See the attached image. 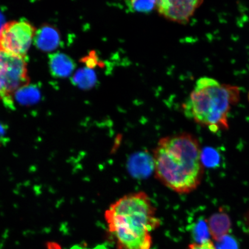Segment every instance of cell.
Instances as JSON below:
<instances>
[{
    "label": "cell",
    "instance_id": "cell-1",
    "mask_svg": "<svg viewBox=\"0 0 249 249\" xmlns=\"http://www.w3.org/2000/svg\"><path fill=\"white\" fill-rule=\"evenodd\" d=\"M152 160L156 178L177 194H191L203 180V152L199 140L192 134L161 138L154 149Z\"/></svg>",
    "mask_w": 249,
    "mask_h": 249
},
{
    "label": "cell",
    "instance_id": "cell-2",
    "mask_svg": "<svg viewBox=\"0 0 249 249\" xmlns=\"http://www.w3.org/2000/svg\"><path fill=\"white\" fill-rule=\"evenodd\" d=\"M104 217L117 249H150L151 233L161 225L157 208L142 191L118 199L106 210Z\"/></svg>",
    "mask_w": 249,
    "mask_h": 249
},
{
    "label": "cell",
    "instance_id": "cell-3",
    "mask_svg": "<svg viewBox=\"0 0 249 249\" xmlns=\"http://www.w3.org/2000/svg\"><path fill=\"white\" fill-rule=\"evenodd\" d=\"M240 92L238 87L201 77L196 81L183 110L189 119L211 132L228 130L230 111L239 101Z\"/></svg>",
    "mask_w": 249,
    "mask_h": 249
},
{
    "label": "cell",
    "instance_id": "cell-4",
    "mask_svg": "<svg viewBox=\"0 0 249 249\" xmlns=\"http://www.w3.org/2000/svg\"><path fill=\"white\" fill-rule=\"evenodd\" d=\"M36 30L24 20L6 23L0 31V51L26 57Z\"/></svg>",
    "mask_w": 249,
    "mask_h": 249
},
{
    "label": "cell",
    "instance_id": "cell-5",
    "mask_svg": "<svg viewBox=\"0 0 249 249\" xmlns=\"http://www.w3.org/2000/svg\"><path fill=\"white\" fill-rule=\"evenodd\" d=\"M0 72L7 82L12 95L18 89L29 84L25 58L0 51Z\"/></svg>",
    "mask_w": 249,
    "mask_h": 249
},
{
    "label": "cell",
    "instance_id": "cell-6",
    "mask_svg": "<svg viewBox=\"0 0 249 249\" xmlns=\"http://www.w3.org/2000/svg\"><path fill=\"white\" fill-rule=\"evenodd\" d=\"M203 2L199 0H161L157 1L156 8L158 13L167 19L185 24Z\"/></svg>",
    "mask_w": 249,
    "mask_h": 249
},
{
    "label": "cell",
    "instance_id": "cell-7",
    "mask_svg": "<svg viewBox=\"0 0 249 249\" xmlns=\"http://www.w3.org/2000/svg\"><path fill=\"white\" fill-rule=\"evenodd\" d=\"M206 224L208 233L213 242H222L231 230V219L228 214L222 211L212 214Z\"/></svg>",
    "mask_w": 249,
    "mask_h": 249
},
{
    "label": "cell",
    "instance_id": "cell-8",
    "mask_svg": "<svg viewBox=\"0 0 249 249\" xmlns=\"http://www.w3.org/2000/svg\"><path fill=\"white\" fill-rule=\"evenodd\" d=\"M50 71L53 76L66 78L72 74L76 68L73 59L62 53H54L49 56Z\"/></svg>",
    "mask_w": 249,
    "mask_h": 249
},
{
    "label": "cell",
    "instance_id": "cell-9",
    "mask_svg": "<svg viewBox=\"0 0 249 249\" xmlns=\"http://www.w3.org/2000/svg\"><path fill=\"white\" fill-rule=\"evenodd\" d=\"M34 41L37 48L42 51H53L60 45V34L53 27H42L36 31Z\"/></svg>",
    "mask_w": 249,
    "mask_h": 249
},
{
    "label": "cell",
    "instance_id": "cell-10",
    "mask_svg": "<svg viewBox=\"0 0 249 249\" xmlns=\"http://www.w3.org/2000/svg\"><path fill=\"white\" fill-rule=\"evenodd\" d=\"M18 101L24 105L33 104L39 100L40 93L36 87L29 85L21 87L14 93Z\"/></svg>",
    "mask_w": 249,
    "mask_h": 249
},
{
    "label": "cell",
    "instance_id": "cell-11",
    "mask_svg": "<svg viewBox=\"0 0 249 249\" xmlns=\"http://www.w3.org/2000/svg\"><path fill=\"white\" fill-rule=\"evenodd\" d=\"M73 83L82 89L91 88L96 80L95 74L91 70L82 69L77 71L73 77Z\"/></svg>",
    "mask_w": 249,
    "mask_h": 249
},
{
    "label": "cell",
    "instance_id": "cell-12",
    "mask_svg": "<svg viewBox=\"0 0 249 249\" xmlns=\"http://www.w3.org/2000/svg\"><path fill=\"white\" fill-rule=\"evenodd\" d=\"M127 7L133 12L147 14L156 8L157 1H139L132 0L126 2Z\"/></svg>",
    "mask_w": 249,
    "mask_h": 249
},
{
    "label": "cell",
    "instance_id": "cell-13",
    "mask_svg": "<svg viewBox=\"0 0 249 249\" xmlns=\"http://www.w3.org/2000/svg\"><path fill=\"white\" fill-rule=\"evenodd\" d=\"M0 98L2 99L5 104L8 107H13L14 96L9 92L7 84L0 72Z\"/></svg>",
    "mask_w": 249,
    "mask_h": 249
},
{
    "label": "cell",
    "instance_id": "cell-14",
    "mask_svg": "<svg viewBox=\"0 0 249 249\" xmlns=\"http://www.w3.org/2000/svg\"><path fill=\"white\" fill-rule=\"evenodd\" d=\"M188 249H217L211 239L205 238L199 242H194L188 245Z\"/></svg>",
    "mask_w": 249,
    "mask_h": 249
},
{
    "label": "cell",
    "instance_id": "cell-15",
    "mask_svg": "<svg viewBox=\"0 0 249 249\" xmlns=\"http://www.w3.org/2000/svg\"><path fill=\"white\" fill-rule=\"evenodd\" d=\"M6 129L4 124L0 123V144H1L5 138Z\"/></svg>",
    "mask_w": 249,
    "mask_h": 249
},
{
    "label": "cell",
    "instance_id": "cell-16",
    "mask_svg": "<svg viewBox=\"0 0 249 249\" xmlns=\"http://www.w3.org/2000/svg\"><path fill=\"white\" fill-rule=\"evenodd\" d=\"M47 249H61V248L57 243L51 242L47 244Z\"/></svg>",
    "mask_w": 249,
    "mask_h": 249
},
{
    "label": "cell",
    "instance_id": "cell-17",
    "mask_svg": "<svg viewBox=\"0 0 249 249\" xmlns=\"http://www.w3.org/2000/svg\"><path fill=\"white\" fill-rule=\"evenodd\" d=\"M5 23L4 17H3V16L0 14V31H1L2 27H4Z\"/></svg>",
    "mask_w": 249,
    "mask_h": 249
},
{
    "label": "cell",
    "instance_id": "cell-18",
    "mask_svg": "<svg viewBox=\"0 0 249 249\" xmlns=\"http://www.w3.org/2000/svg\"><path fill=\"white\" fill-rule=\"evenodd\" d=\"M245 219L246 223H247V225L249 228V209L247 211V213H246V214H245Z\"/></svg>",
    "mask_w": 249,
    "mask_h": 249
},
{
    "label": "cell",
    "instance_id": "cell-19",
    "mask_svg": "<svg viewBox=\"0 0 249 249\" xmlns=\"http://www.w3.org/2000/svg\"><path fill=\"white\" fill-rule=\"evenodd\" d=\"M248 101H249V91L248 92Z\"/></svg>",
    "mask_w": 249,
    "mask_h": 249
}]
</instances>
